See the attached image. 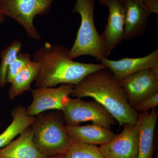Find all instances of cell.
<instances>
[{"label":"cell","mask_w":158,"mask_h":158,"mask_svg":"<svg viewBox=\"0 0 158 158\" xmlns=\"http://www.w3.org/2000/svg\"><path fill=\"white\" fill-rule=\"evenodd\" d=\"M101 63L113 73L117 81L144 69H150L158 77V49L144 57L125 58L112 60L107 58L100 60Z\"/></svg>","instance_id":"11"},{"label":"cell","mask_w":158,"mask_h":158,"mask_svg":"<svg viewBox=\"0 0 158 158\" xmlns=\"http://www.w3.org/2000/svg\"><path fill=\"white\" fill-rule=\"evenodd\" d=\"M69 49L62 45L46 42L37 49L33 61L40 69L35 81L36 88L69 84L76 86L85 77L106 68L102 64L76 62L69 56Z\"/></svg>","instance_id":"1"},{"label":"cell","mask_w":158,"mask_h":158,"mask_svg":"<svg viewBox=\"0 0 158 158\" xmlns=\"http://www.w3.org/2000/svg\"><path fill=\"white\" fill-rule=\"evenodd\" d=\"M65 125L60 110L46 111L35 116L30 127L34 144L40 152L47 156L66 154L73 141Z\"/></svg>","instance_id":"3"},{"label":"cell","mask_w":158,"mask_h":158,"mask_svg":"<svg viewBox=\"0 0 158 158\" xmlns=\"http://www.w3.org/2000/svg\"><path fill=\"white\" fill-rule=\"evenodd\" d=\"M101 4L105 7H106V0H98Z\"/></svg>","instance_id":"24"},{"label":"cell","mask_w":158,"mask_h":158,"mask_svg":"<svg viewBox=\"0 0 158 158\" xmlns=\"http://www.w3.org/2000/svg\"><path fill=\"white\" fill-rule=\"evenodd\" d=\"M71 96L93 98L107 110L119 126L138 122L139 113L130 106L124 89L107 68L85 77L75 86Z\"/></svg>","instance_id":"2"},{"label":"cell","mask_w":158,"mask_h":158,"mask_svg":"<svg viewBox=\"0 0 158 158\" xmlns=\"http://www.w3.org/2000/svg\"><path fill=\"white\" fill-rule=\"evenodd\" d=\"M55 0H0V12L16 21L31 39L40 40L41 36L34 25L37 15L47 14Z\"/></svg>","instance_id":"5"},{"label":"cell","mask_w":158,"mask_h":158,"mask_svg":"<svg viewBox=\"0 0 158 158\" xmlns=\"http://www.w3.org/2000/svg\"><path fill=\"white\" fill-rule=\"evenodd\" d=\"M47 156L40 152L33 141V133L30 127L0 149V158H45Z\"/></svg>","instance_id":"15"},{"label":"cell","mask_w":158,"mask_h":158,"mask_svg":"<svg viewBox=\"0 0 158 158\" xmlns=\"http://www.w3.org/2000/svg\"><path fill=\"white\" fill-rule=\"evenodd\" d=\"M5 16H4L3 15L1 14V12H0V24L2 23H3V22L4 21L5 19Z\"/></svg>","instance_id":"25"},{"label":"cell","mask_w":158,"mask_h":158,"mask_svg":"<svg viewBox=\"0 0 158 158\" xmlns=\"http://www.w3.org/2000/svg\"><path fill=\"white\" fill-rule=\"evenodd\" d=\"M74 85H61L57 88L45 87L31 90L33 100L26 109L27 114L35 116L49 110H61L64 102L71 94Z\"/></svg>","instance_id":"8"},{"label":"cell","mask_w":158,"mask_h":158,"mask_svg":"<svg viewBox=\"0 0 158 158\" xmlns=\"http://www.w3.org/2000/svg\"><path fill=\"white\" fill-rule=\"evenodd\" d=\"M156 158H158V155L157 156Z\"/></svg>","instance_id":"27"},{"label":"cell","mask_w":158,"mask_h":158,"mask_svg":"<svg viewBox=\"0 0 158 158\" xmlns=\"http://www.w3.org/2000/svg\"><path fill=\"white\" fill-rule=\"evenodd\" d=\"M158 115L156 107L152 108L150 111L139 113L137 122L139 129L138 158H152Z\"/></svg>","instance_id":"13"},{"label":"cell","mask_w":158,"mask_h":158,"mask_svg":"<svg viewBox=\"0 0 158 158\" xmlns=\"http://www.w3.org/2000/svg\"><path fill=\"white\" fill-rule=\"evenodd\" d=\"M123 40L141 37L146 32L151 13L135 0H124Z\"/></svg>","instance_id":"12"},{"label":"cell","mask_w":158,"mask_h":158,"mask_svg":"<svg viewBox=\"0 0 158 158\" xmlns=\"http://www.w3.org/2000/svg\"><path fill=\"white\" fill-rule=\"evenodd\" d=\"M94 0H77L73 11L80 15L81 23L76 39L69 49L71 59L84 56L95 57L100 61L105 58L102 53L100 35L94 22Z\"/></svg>","instance_id":"4"},{"label":"cell","mask_w":158,"mask_h":158,"mask_svg":"<svg viewBox=\"0 0 158 158\" xmlns=\"http://www.w3.org/2000/svg\"><path fill=\"white\" fill-rule=\"evenodd\" d=\"M12 120L4 132L0 134V149L9 144L15 138L33 123L35 116H29L23 106L19 105L11 112Z\"/></svg>","instance_id":"16"},{"label":"cell","mask_w":158,"mask_h":158,"mask_svg":"<svg viewBox=\"0 0 158 158\" xmlns=\"http://www.w3.org/2000/svg\"><path fill=\"white\" fill-rule=\"evenodd\" d=\"M23 44L19 40H15L2 51L0 64V86L4 87L6 83V74L8 67L20 52Z\"/></svg>","instance_id":"18"},{"label":"cell","mask_w":158,"mask_h":158,"mask_svg":"<svg viewBox=\"0 0 158 158\" xmlns=\"http://www.w3.org/2000/svg\"><path fill=\"white\" fill-rule=\"evenodd\" d=\"M109 9L107 23L100 35L102 53L108 58L111 52L123 40L124 0H106Z\"/></svg>","instance_id":"7"},{"label":"cell","mask_w":158,"mask_h":158,"mask_svg":"<svg viewBox=\"0 0 158 158\" xmlns=\"http://www.w3.org/2000/svg\"><path fill=\"white\" fill-rule=\"evenodd\" d=\"M138 146L139 129L136 123L124 125L120 134L99 148L106 158H138Z\"/></svg>","instance_id":"9"},{"label":"cell","mask_w":158,"mask_h":158,"mask_svg":"<svg viewBox=\"0 0 158 158\" xmlns=\"http://www.w3.org/2000/svg\"><path fill=\"white\" fill-rule=\"evenodd\" d=\"M32 61L31 54L20 52L8 67L6 74V83L11 84L15 76Z\"/></svg>","instance_id":"20"},{"label":"cell","mask_w":158,"mask_h":158,"mask_svg":"<svg viewBox=\"0 0 158 158\" xmlns=\"http://www.w3.org/2000/svg\"><path fill=\"white\" fill-rule=\"evenodd\" d=\"M61 111L67 126L78 125L81 123L91 121L110 129L117 123L107 110L94 100L85 101L81 98L68 97Z\"/></svg>","instance_id":"6"},{"label":"cell","mask_w":158,"mask_h":158,"mask_svg":"<svg viewBox=\"0 0 158 158\" xmlns=\"http://www.w3.org/2000/svg\"><path fill=\"white\" fill-rule=\"evenodd\" d=\"M65 130L72 141L94 145H103L116 135L110 129L92 123L86 125H65Z\"/></svg>","instance_id":"14"},{"label":"cell","mask_w":158,"mask_h":158,"mask_svg":"<svg viewBox=\"0 0 158 158\" xmlns=\"http://www.w3.org/2000/svg\"><path fill=\"white\" fill-rule=\"evenodd\" d=\"M143 7L151 14H158V0H145Z\"/></svg>","instance_id":"22"},{"label":"cell","mask_w":158,"mask_h":158,"mask_svg":"<svg viewBox=\"0 0 158 158\" xmlns=\"http://www.w3.org/2000/svg\"><path fill=\"white\" fill-rule=\"evenodd\" d=\"M118 82L125 91L132 107L158 93V77L150 69L140 71Z\"/></svg>","instance_id":"10"},{"label":"cell","mask_w":158,"mask_h":158,"mask_svg":"<svg viewBox=\"0 0 158 158\" xmlns=\"http://www.w3.org/2000/svg\"><path fill=\"white\" fill-rule=\"evenodd\" d=\"M66 155L67 158H106L96 145L74 141Z\"/></svg>","instance_id":"19"},{"label":"cell","mask_w":158,"mask_h":158,"mask_svg":"<svg viewBox=\"0 0 158 158\" xmlns=\"http://www.w3.org/2000/svg\"><path fill=\"white\" fill-rule=\"evenodd\" d=\"M45 158H67L66 154H65L59 155H56L48 156Z\"/></svg>","instance_id":"23"},{"label":"cell","mask_w":158,"mask_h":158,"mask_svg":"<svg viewBox=\"0 0 158 158\" xmlns=\"http://www.w3.org/2000/svg\"><path fill=\"white\" fill-rule=\"evenodd\" d=\"M158 106V93L135 105L133 109L138 113L148 112Z\"/></svg>","instance_id":"21"},{"label":"cell","mask_w":158,"mask_h":158,"mask_svg":"<svg viewBox=\"0 0 158 158\" xmlns=\"http://www.w3.org/2000/svg\"><path fill=\"white\" fill-rule=\"evenodd\" d=\"M135 1L137 2H138L139 4H140L141 6H143V3H144V1H145V0H135Z\"/></svg>","instance_id":"26"},{"label":"cell","mask_w":158,"mask_h":158,"mask_svg":"<svg viewBox=\"0 0 158 158\" xmlns=\"http://www.w3.org/2000/svg\"><path fill=\"white\" fill-rule=\"evenodd\" d=\"M39 64L32 61L25 68L17 74L11 83L9 90L10 100L21 95L24 92L31 90V85L35 81L38 73Z\"/></svg>","instance_id":"17"}]
</instances>
